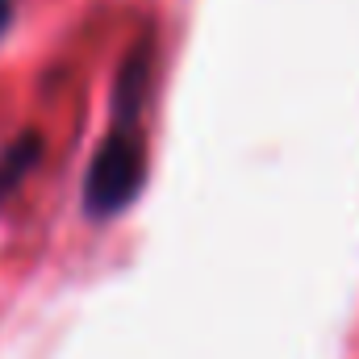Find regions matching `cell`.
<instances>
[{
	"label": "cell",
	"mask_w": 359,
	"mask_h": 359,
	"mask_svg": "<svg viewBox=\"0 0 359 359\" xmlns=\"http://www.w3.org/2000/svg\"><path fill=\"white\" fill-rule=\"evenodd\" d=\"M147 80H151V46L138 42L117 76L113 88V121L100 138L84 172V213L92 222H109L126 213L147 184V134H142V104H147Z\"/></svg>",
	"instance_id": "6da1fadb"
},
{
	"label": "cell",
	"mask_w": 359,
	"mask_h": 359,
	"mask_svg": "<svg viewBox=\"0 0 359 359\" xmlns=\"http://www.w3.org/2000/svg\"><path fill=\"white\" fill-rule=\"evenodd\" d=\"M34 163H38V138L25 134V138H21L17 147H8L4 159H0V201L8 196V188H17V180L25 176Z\"/></svg>",
	"instance_id": "7a4b0ae2"
},
{
	"label": "cell",
	"mask_w": 359,
	"mask_h": 359,
	"mask_svg": "<svg viewBox=\"0 0 359 359\" xmlns=\"http://www.w3.org/2000/svg\"><path fill=\"white\" fill-rule=\"evenodd\" d=\"M8 25H13V0H0V38L8 34Z\"/></svg>",
	"instance_id": "3957f363"
}]
</instances>
